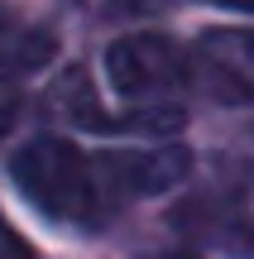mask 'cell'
<instances>
[{
    "mask_svg": "<svg viewBox=\"0 0 254 259\" xmlns=\"http://www.w3.org/2000/svg\"><path fill=\"white\" fill-rule=\"evenodd\" d=\"M10 178L15 187L24 192L29 206L48 216V221H63V226H101L106 211H111V187L101 178V163L82 154L77 144L58 135H38L10 158Z\"/></svg>",
    "mask_w": 254,
    "mask_h": 259,
    "instance_id": "1",
    "label": "cell"
},
{
    "mask_svg": "<svg viewBox=\"0 0 254 259\" xmlns=\"http://www.w3.org/2000/svg\"><path fill=\"white\" fill-rule=\"evenodd\" d=\"M106 77L120 96L144 101V96L178 92L192 77V63L173 38L163 34H125L106 48Z\"/></svg>",
    "mask_w": 254,
    "mask_h": 259,
    "instance_id": "2",
    "label": "cell"
},
{
    "mask_svg": "<svg viewBox=\"0 0 254 259\" xmlns=\"http://www.w3.org/2000/svg\"><path fill=\"white\" fill-rule=\"evenodd\" d=\"M182 231L216 235L230 254H254V154L230 168L216 197H197L178 211Z\"/></svg>",
    "mask_w": 254,
    "mask_h": 259,
    "instance_id": "3",
    "label": "cell"
},
{
    "mask_svg": "<svg viewBox=\"0 0 254 259\" xmlns=\"http://www.w3.org/2000/svg\"><path fill=\"white\" fill-rule=\"evenodd\" d=\"M192 72L216 101L245 106L254 101V29H211L197 38Z\"/></svg>",
    "mask_w": 254,
    "mask_h": 259,
    "instance_id": "4",
    "label": "cell"
},
{
    "mask_svg": "<svg viewBox=\"0 0 254 259\" xmlns=\"http://www.w3.org/2000/svg\"><path fill=\"white\" fill-rule=\"evenodd\" d=\"M192 168V154L182 144H163V149H139V154H111L101 158V178L111 192L120 197H149L163 187L182 183Z\"/></svg>",
    "mask_w": 254,
    "mask_h": 259,
    "instance_id": "5",
    "label": "cell"
},
{
    "mask_svg": "<svg viewBox=\"0 0 254 259\" xmlns=\"http://www.w3.org/2000/svg\"><path fill=\"white\" fill-rule=\"evenodd\" d=\"M58 53V34L48 24H34L19 10L0 5V82H19V77L48 67Z\"/></svg>",
    "mask_w": 254,
    "mask_h": 259,
    "instance_id": "6",
    "label": "cell"
},
{
    "mask_svg": "<svg viewBox=\"0 0 254 259\" xmlns=\"http://www.w3.org/2000/svg\"><path fill=\"white\" fill-rule=\"evenodd\" d=\"M0 259H34V250H29V240L15 231V226L0 216Z\"/></svg>",
    "mask_w": 254,
    "mask_h": 259,
    "instance_id": "7",
    "label": "cell"
},
{
    "mask_svg": "<svg viewBox=\"0 0 254 259\" xmlns=\"http://www.w3.org/2000/svg\"><path fill=\"white\" fill-rule=\"evenodd\" d=\"M10 125H15V101H5V96H0V139L10 135Z\"/></svg>",
    "mask_w": 254,
    "mask_h": 259,
    "instance_id": "8",
    "label": "cell"
},
{
    "mask_svg": "<svg viewBox=\"0 0 254 259\" xmlns=\"http://www.w3.org/2000/svg\"><path fill=\"white\" fill-rule=\"evenodd\" d=\"M216 5H230V10H254V0H216Z\"/></svg>",
    "mask_w": 254,
    "mask_h": 259,
    "instance_id": "9",
    "label": "cell"
},
{
    "mask_svg": "<svg viewBox=\"0 0 254 259\" xmlns=\"http://www.w3.org/2000/svg\"><path fill=\"white\" fill-rule=\"evenodd\" d=\"M154 259H197V254H154Z\"/></svg>",
    "mask_w": 254,
    "mask_h": 259,
    "instance_id": "10",
    "label": "cell"
},
{
    "mask_svg": "<svg viewBox=\"0 0 254 259\" xmlns=\"http://www.w3.org/2000/svg\"><path fill=\"white\" fill-rule=\"evenodd\" d=\"M115 5H130V0H115ZM134 5H139V0H134Z\"/></svg>",
    "mask_w": 254,
    "mask_h": 259,
    "instance_id": "11",
    "label": "cell"
}]
</instances>
